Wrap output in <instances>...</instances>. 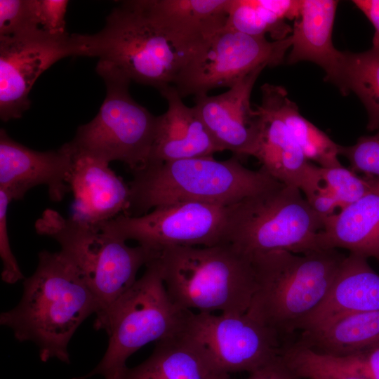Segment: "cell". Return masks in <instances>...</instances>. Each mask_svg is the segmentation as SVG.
Masks as SVG:
<instances>
[{"instance_id": "cell-1", "label": "cell", "mask_w": 379, "mask_h": 379, "mask_svg": "<svg viewBox=\"0 0 379 379\" xmlns=\"http://www.w3.org/2000/svg\"><path fill=\"white\" fill-rule=\"evenodd\" d=\"M35 272L24 279L19 303L0 314V324L10 328L20 342H32L40 359L69 364L68 344L97 303L82 277L60 252L43 250Z\"/></svg>"}, {"instance_id": "cell-2", "label": "cell", "mask_w": 379, "mask_h": 379, "mask_svg": "<svg viewBox=\"0 0 379 379\" xmlns=\"http://www.w3.org/2000/svg\"><path fill=\"white\" fill-rule=\"evenodd\" d=\"M79 56L96 57L117 68L131 81L161 91L173 86L200 43L164 27L140 5L124 1L93 34H77Z\"/></svg>"}, {"instance_id": "cell-3", "label": "cell", "mask_w": 379, "mask_h": 379, "mask_svg": "<svg viewBox=\"0 0 379 379\" xmlns=\"http://www.w3.org/2000/svg\"><path fill=\"white\" fill-rule=\"evenodd\" d=\"M133 176L125 214L133 217L180 202L232 206L281 183L262 169L246 168L236 156L223 161L206 156L152 164Z\"/></svg>"}, {"instance_id": "cell-4", "label": "cell", "mask_w": 379, "mask_h": 379, "mask_svg": "<svg viewBox=\"0 0 379 379\" xmlns=\"http://www.w3.org/2000/svg\"><path fill=\"white\" fill-rule=\"evenodd\" d=\"M345 258L336 249L251 255L255 290L246 313L283 340L323 302Z\"/></svg>"}, {"instance_id": "cell-5", "label": "cell", "mask_w": 379, "mask_h": 379, "mask_svg": "<svg viewBox=\"0 0 379 379\" xmlns=\"http://www.w3.org/2000/svg\"><path fill=\"white\" fill-rule=\"evenodd\" d=\"M155 260L180 308L237 314L248 310L255 290L251 256L232 244L169 247Z\"/></svg>"}, {"instance_id": "cell-6", "label": "cell", "mask_w": 379, "mask_h": 379, "mask_svg": "<svg viewBox=\"0 0 379 379\" xmlns=\"http://www.w3.org/2000/svg\"><path fill=\"white\" fill-rule=\"evenodd\" d=\"M39 234L58 242L60 252L73 265L97 303L95 328L114 302L137 280L138 270L158 257L140 245L101 230L96 225L46 209L35 223Z\"/></svg>"}, {"instance_id": "cell-7", "label": "cell", "mask_w": 379, "mask_h": 379, "mask_svg": "<svg viewBox=\"0 0 379 379\" xmlns=\"http://www.w3.org/2000/svg\"><path fill=\"white\" fill-rule=\"evenodd\" d=\"M111 307L95 329L109 337L107 350L87 379L100 375L121 379L128 358L144 345L169 338L186 329L191 310L178 307L169 297L157 261Z\"/></svg>"}, {"instance_id": "cell-8", "label": "cell", "mask_w": 379, "mask_h": 379, "mask_svg": "<svg viewBox=\"0 0 379 379\" xmlns=\"http://www.w3.org/2000/svg\"><path fill=\"white\" fill-rule=\"evenodd\" d=\"M324 223L299 188L279 183L233 205L230 243L250 256L280 250L306 253L321 250Z\"/></svg>"}, {"instance_id": "cell-9", "label": "cell", "mask_w": 379, "mask_h": 379, "mask_svg": "<svg viewBox=\"0 0 379 379\" xmlns=\"http://www.w3.org/2000/svg\"><path fill=\"white\" fill-rule=\"evenodd\" d=\"M96 72L105 81V98L96 116L77 128L69 144L107 163L121 161L133 173L140 171L149 162L157 116L131 98V80L117 68L98 61Z\"/></svg>"}, {"instance_id": "cell-10", "label": "cell", "mask_w": 379, "mask_h": 379, "mask_svg": "<svg viewBox=\"0 0 379 379\" xmlns=\"http://www.w3.org/2000/svg\"><path fill=\"white\" fill-rule=\"evenodd\" d=\"M232 206L180 202L155 208L140 216L121 214L96 225L125 241H136L138 245L159 255L173 246H213L230 243Z\"/></svg>"}, {"instance_id": "cell-11", "label": "cell", "mask_w": 379, "mask_h": 379, "mask_svg": "<svg viewBox=\"0 0 379 379\" xmlns=\"http://www.w3.org/2000/svg\"><path fill=\"white\" fill-rule=\"evenodd\" d=\"M291 46L290 36L269 41L226 25L199 44L173 86L182 98L230 88L260 67L281 64Z\"/></svg>"}, {"instance_id": "cell-12", "label": "cell", "mask_w": 379, "mask_h": 379, "mask_svg": "<svg viewBox=\"0 0 379 379\" xmlns=\"http://www.w3.org/2000/svg\"><path fill=\"white\" fill-rule=\"evenodd\" d=\"M186 331L228 373H253L281 354L279 335L246 312L215 315L190 312Z\"/></svg>"}, {"instance_id": "cell-13", "label": "cell", "mask_w": 379, "mask_h": 379, "mask_svg": "<svg viewBox=\"0 0 379 379\" xmlns=\"http://www.w3.org/2000/svg\"><path fill=\"white\" fill-rule=\"evenodd\" d=\"M79 55L77 34L53 35L39 29L0 37V117L20 118L31 105L29 93L39 77L57 61Z\"/></svg>"}, {"instance_id": "cell-14", "label": "cell", "mask_w": 379, "mask_h": 379, "mask_svg": "<svg viewBox=\"0 0 379 379\" xmlns=\"http://www.w3.org/2000/svg\"><path fill=\"white\" fill-rule=\"evenodd\" d=\"M72 166L69 142L55 150L36 151L16 142L1 128L0 189L12 201L22 199L30 189L43 185L48 187L52 201H60L70 191Z\"/></svg>"}, {"instance_id": "cell-15", "label": "cell", "mask_w": 379, "mask_h": 379, "mask_svg": "<svg viewBox=\"0 0 379 379\" xmlns=\"http://www.w3.org/2000/svg\"><path fill=\"white\" fill-rule=\"evenodd\" d=\"M265 67L250 72L226 92L195 96V108L222 151L238 158L255 153L260 128L259 115L251 105V95Z\"/></svg>"}, {"instance_id": "cell-16", "label": "cell", "mask_w": 379, "mask_h": 379, "mask_svg": "<svg viewBox=\"0 0 379 379\" xmlns=\"http://www.w3.org/2000/svg\"><path fill=\"white\" fill-rule=\"evenodd\" d=\"M70 147L72 166L68 183L74 198V218L99 225L125 215L130 206L128 184L112 170L109 163Z\"/></svg>"}, {"instance_id": "cell-17", "label": "cell", "mask_w": 379, "mask_h": 379, "mask_svg": "<svg viewBox=\"0 0 379 379\" xmlns=\"http://www.w3.org/2000/svg\"><path fill=\"white\" fill-rule=\"evenodd\" d=\"M159 93L167 100L168 109L165 113L157 116L148 165L213 156L215 152H222L195 107L185 105L173 86Z\"/></svg>"}, {"instance_id": "cell-18", "label": "cell", "mask_w": 379, "mask_h": 379, "mask_svg": "<svg viewBox=\"0 0 379 379\" xmlns=\"http://www.w3.org/2000/svg\"><path fill=\"white\" fill-rule=\"evenodd\" d=\"M372 311H379V274L367 258L350 253L327 295L305 319L300 331H313L348 314Z\"/></svg>"}, {"instance_id": "cell-19", "label": "cell", "mask_w": 379, "mask_h": 379, "mask_svg": "<svg viewBox=\"0 0 379 379\" xmlns=\"http://www.w3.org/2000/svg\"><path fill=\"white\" fill-rule=\"evenodd\" d=\"M121 379H232L186 329L156 342L142 363L127 368Z\"/></svg>"}, {"instance_id": "cell-20", "label": "cell", "mask_w": 379, "mask_h": 379, "mask_svg": "<svg viewBox=\"0 0 379 379\" xmlns=\"http://www.w3.org/2000/svg\"><path fill=\"white\" fill-rule=\"evenodd\" d=\"M321 249L345 248L379 261V178L363 197L324 219Z\"/></svg>"}, {"instance_id": "cell-21", "label": "cell", "mask_w": 379, "mask_h": 379, "mask_svg": "<svg viewBox=\"0 0 379 379\" xmlns=\"http://www.w3.org/2000/svg\"><path fill=\"white\" fill-rule=\"evenodd\" d=\"M255 109L260 128L253 157L261 164L260 169L274 179L301 191L314 164L307 159L284 122L271 107L261 101Z\"/></svg>"}, {"instance_id": "cell-22", "label": "cell", "mask_w": 379, "mask_h": 379, "mask_svg": "<svg viewBox=\"0 0 379 379\" xmlns=\"http://www.w3.org/2000/svg\"><path fill=\"white\" fill-rule=\"evenodd\" d=\"M335 0H301L298 17L294 20L291 51L287 63L310 61L326 72L328 81L334 77L341 51L332 41L333 27L338 5Z\"/></svg>"}, {"instance_id": "cell-23", "label": "cell", "mask_w": 379, "mask_h": 379, "mask_svg": "<svg viewBox=\"0 0 379 379\" xmlns=\"http://www.w3.org/2000/svg\"><path fill=\"white\" fill-rule=\"evenodd\" d=\"M143 8L171 32L192 42L227 25L231 0H139Z\"/></svg>"}, {"instance_id": "cell-24", "label": "cell", "mask_w": 379, "mask_h": 379, "mask_svg": "<svg viewBox=\"0 0 379 379\" xmlns=\"http://www.w3.org/2000/svg\"><path fill=\"white\" fill-rule=\"evenodd\" d=\"M379 343V311L350 314L310 331L296 344L333 357L358 353Z\"/></svg>"}, {"instance_id": "cell-25", "label": "cell", "mask_w": 379, "mask_h": 379, "mask_svg": "<svg viewBox=\"0 0 379 379\" xmlns=\"http://www.w3.org/2000/svg\"><path fill=\"white\" fill-rule=\"evenodd\" d=\"M261 101L271 107L284 122L309 161L322 168L341 166L338 158L340 145L300 114L284 88L265 84L261 86Z\"/></svg>"}, {"instance_id": "cell-26", "label": "cell", "mask_w": 379, "mask_h": 379, "mask_svg": "<svg viewBox=\"0 0 379 379\" xmlns=\"http://www.w3.org/2000/svg\"><path fill=\"white\" fill-rule=\"evenodd\" d=\"M301 0H231L227 26L242 33L274 41L292 33L286 20H295Z\"/></svg>"}, {"instance_id": "cell-27", "label": "cell", "mask_w": 379, "mask_h": 379, "mask_svg": "<svg viewBox=\"0 0 379 379\" xmlns=\"http://www.w3.org/2000/svg\"><path fill=\"white\" fill-rule=\"evenodd\" d=\"M330 82L343 95L355 93L368 112L367 129L379 128V50L341 51L337 71Z\"/></svg>"}, {"instance_id": "cell-28", "label": "cell", "mask_w": 379, "mask_h": 379, "mask_svg": "<svg viewBox=\"0 0 379 379\" xmlns=\"http://www.w3.org/2000/svg\"><path fill=\"white\" fill-rule=\"evenodd\" d=\"M281 357L288 367L300 378L366 379L338 359L317 353L296 343L284 346Z\"/></svg>"}, {"instance_id": "cell-29", "label": "cell", "mask_w": 379, "mask_h": 379, "mask_svg": "<svg viewBox=\"0 0 379 379\" xmlns=\"http://www.w3.org/2000/svg\"><path fill=\"white\" fill-rule=\"evenodd\" d=\"M323 184L339 203L341 208L358 200L374 185L376 178L359 177L342 165L332 168L320 167Z\"/></svg>"}, {"instance_id": "cell-30", "label": "cell", "mask_w": 379, "mask_h": 379, "mask_svg": "<svg viewBox=\"0 0 379 379\" xmlns=\"http://www.w3.org/2000/svg\"><path fill=\"white\" fill-rule=\"evenodd\" d=\"M41 29L37 0L0 1V37L29 34Z\"/></svg>"}, {"instance_id": "cell-31", "label": "cell", "mask_w": 379, "mask_h": 379, "mask_svg": "<svg viewBox=\"0 0 379 379\" xmlns=\"http://www.w3.org/2000/svg\"><path fill=\"white\" fill-rule=\"evenodd\" d=\"M339 154L347 159L356 173L379 178V132L359 137L353 145H340Z\"/></svg>"}, {"instance_id": "cell-32", "label": "cell", "mask_w": 379, "mask_h": 379, "mask_svg": "<svg viewBox=\"0 0 379 379\" xmlns=\"http://www.w3.org/2000/svg\"><path fill=\"white\" fill-rule=\"evenodd\" d=\"M12 201L9 196L0 189V257L2 262L1 279L6 284H13L25 279L11 248L8 226L7 213L9 204Z\"/></svg>"}, {"instance_id": "cell-33", "label": "cell", "mask_w": 379, "mask_h": 379, "mask_svg": "<svg viewBox=\"0 0 379 379\" xmlns=\"http://www.w3.org/2000/svg\"><path fill=\"white\" fill-rule=\"evenodd\" d=\"M67 0H37V13L40 27L53 35H64L66 30Z\"/></svg>"}, {"instance_id": "cell-34", "label": "cell", "mask_w": 379, "mask_h": 379, "mask_svg": "<svg viewBox=\"0 0 379 379\" xmlns=\"http://www.w3.org/2000/svg\"><path fill=\"white\" fill-rule=\"evenodd\" d=\"M335 358L366 379H379V343L354 354Z\"/></svg>"}, {"instance_id": "cell-35", "label": "cell", "mask_w": 379, "mask_h": 379, "mask_svg": "<svg viewBox=\"0 0 379 379\" xmlns=\"http://www.w3.org/2000/svg\"><path fill=\"white\" fill-rule=\"evenodd\" d=\"M247 379H300L285 364L281 354L271 362L251 373Z\"/></svg>"}, {"instance_id": "cell-36", "label": "cell", "mask_w": 379, "mask_h": 379, "mask_svg": "<svg viewBox=\"0 0 379 379\" xmlns=\"http://www.w3.org/2000/svg\"><path fill=\"white\" fill-rule=\"evenodd\" d=\"M352 3L373 25L375 32L371 48L379 50V0H353Z\"/></svg>"}]
</instances>
